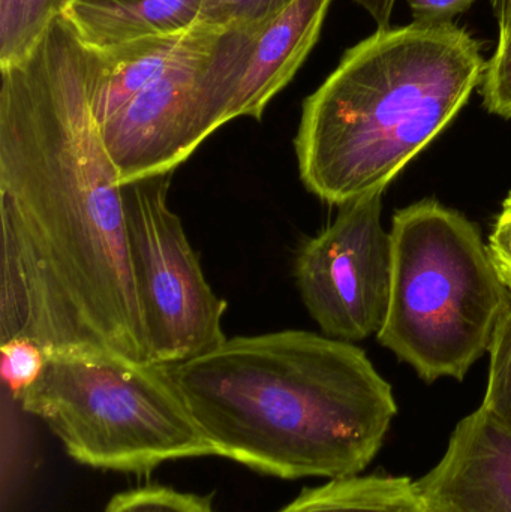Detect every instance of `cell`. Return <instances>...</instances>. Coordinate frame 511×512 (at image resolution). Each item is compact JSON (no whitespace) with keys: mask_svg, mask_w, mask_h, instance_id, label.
<instances>
[{"mask_svg":"<svg viewBox=\"0 0 511 512\" xmlns=\"http://www.w3.org/2000/svg\"><path fill=\"white\" fill-rule=\"evenodd\" d=\"M0 75V340L152 363L96 116L101 54L60 15Z\"/></svg>","mask_w":511,"mask_h":512,"instance_id":"1","label":"cell"},{"mask_svg":"<svg viewBox=\"0 0 511 512\" xmlns=\"http://www.w3.org/2000/svg\"><path fill=\"white\" fill-rule=\"evenodd\" d=\"M164 369L213 456L282 480L362 474L398 414L362 348L312 331L231 337Z\"/></svg>","mask_w":511,"mask_h":512,"instance_id":"2","label":"cell"},{"mask_svg":"<svg viewBox=\"0 0 511 512\" xmlns=\"http://www.w3.org/2000/svg\"><path fill=\"white\" fill-rule=\"evenodd\" d=\"M485 68L477 39L453 21L378 29L303 102V185L333 206L383 194L458 116Z\"/></svg>","mask_w":511,"mask_h":512,"instance_id":"3","label":"cell"},{"mask_svg":"<svg viewBox=\"0 0 511 512\" xmlns=\"http://www.w3.org/2000/svg\"><path fill=\"white\" fill-rule=\"evenodd\" d=\"M392 288L377 339L423 381H462L511 310L480 228L437 200L393 216Z\"/></svg>","mask_w":511,"mask_h":512,"instance_id":"4","label":"cell"},{"mask_svg":"<svg viewBox=\"0 0 511 512\" xmlns=\"http://www.w3.org/2000/svg\"><path fill=\"white\" fill-rule=\"evenodd\" d=\"M15 400L90 468L141 474L213 456L159 364L102 351L54 352Z\"/></svg>","mask_w":511,"mask_h":512,"instance_id":"5","label":"cell"},{"mask_svg":"<svg viewBox=\"0 0 511 512\" xmlns=\"http://www.w3.org/2000/svg\"><path fill=\"white\" fill-rule=\"evenodd\" d=\"M260 29L198 24L191 47L125 107L99 123L125 186L173 174L221 126Z\"/></svg>","mask_w":511,"mask_h":512,"instance_id":"6","label":"cell"},{"mask_svg":"<svg viewBox=\"0 0 511 512\" xmlns=\"http://www.w3.org/2000/svg\"><path fill=\"white\" fill-rule=\"evenodd\" d=\"M171 174L123 186L129 254L153 364L170 366L227 340V301L213 292L200 256L170 209Z\"/></svg>","mask_w":511,"mask_h":512,"instance_id":"7","label":"cell"},{"mask_svg":"<svg viewBox=\"0 0 511 512\" xmlns=\"http://www.w3.org/2000/svg\"><path fill=\"white\" fill-rule=\"evenodd\" d=\"M335 221L300 248L294 276L323 334L345 342L378 334L392 288V237L383 194L338 206Z\"/></svg>","mask_w":511,"mask_h":512,"instance_id":"8","label":"cell"},{"mask_svg":"<svg viewBox=\"0 0 511 512\" xmlns=\"http://www.w3.org/2000/svg\"><path fill=\"white\" fill-rule=\"evenodd\" d=\"M416 486L432 512H511V430L480 406Z\"/></svg>","mask_w":511,"mask_h":512,"instance_id":"9","label":"cell"},{"mask_svg":"<svg viewBox=\"0 0 511 512\" xmlns=\"http://www.w3.org/2000/svg\"><path fill=\"white\" fill-rule=\"evenodd\" d=\"M332 0H294L258 30L228 107L227 120H261L269 102L293 80L320 38Z\"/></svg>","mask_w":511,"mask_h":512,"instance_id":"10","label":"cell"},{"mask_svg":"<svg viewBox=\"0 0 511 512\" xmlns=\"http://www.w3.org/2000/svg\"><path fill=\"white\" fill-rule=\"evenodd\" d=\"M204 0H69L62 17L93 50L194 29Z\"/></svg>","mask_w":511,"mask_h":512,"instance_id":"11","label":"cell"},{"mask_svg":"<svg viewBox=\"0 0 511 512\" xmlns=\"http://www.w3.org/2000/svg\"><path fill=\"white\" fill-rule=\"evenodd\" d=\"M197 33L198 24L188 32L150 36L99 51L101 78L96 95L99 123L164 74L191 47Z\"/></svg>","mask_w":511,"mask_h":512,"instance_id":"12","label":"cell"},{"mask_svg":"<svg viewBox=\"0 0 511 512\" xmlns=\"http://www.w3.org/2000/svg\"><path fill=\"white\" fill-rule=\"evenodd\" d=\"M278 512H432L416 481L408 477L368 475L336 478L305 490Z\"/></svg>","mask_w":511,"mask_h":512,"instance_id":"13","label":"cell"},{"mask_svg":"<svg viewBox=\"0 0 511 512\" xmlns=\"http://www.w3.org/2000/svg\"><path fill=\"white\" fill-rule=\"evenodd\" d=\"M68 3L69 0H0V68L24 59Z\"/></svg>","mask_w":511,"mask_h":512,"instance_id":"14","label":"cell"},{"mask_svg":"<svg viewBox=\"0 0 511 512\" xmlns=\"http://www.w3.org/2000/svg\"><path fill=\"white\" fill-rule=\"evenodd\" d=\"M482 408L511 430V310L489 348V378Z\"/></svg>","mask_w":511,"mask_h":512,"instance_id":"15","label":"cell"},{"mask_svg":"<svg viewBox=\"0 0 511 512\" xmlns=\"http://www.w3.org/2000/svg\"><path fill=\"white\" fill-rule=\"evenodd\" d=\"M294 0H204L198 24L210 27L261 29Z\"/></svg>","mask_w":511,"mask_h":512,"instance_id":"16","label":"cell"},{"mask_svg":"<svg viewBox=\"0 0 511 512\" xmlns=\"http://www.w3.org/2000/svg\"><path fill=\"white\" fill-rule=\"evenodd\" d=\"M104 512H215L209 499L168 487L149 486L119 493Z\"/></svg>","mask_w":511,"mask_h":512,"instance_id":"17","label":"cell"},{"mask_svg":"<svg viewBox=\"0 0 511 512\" xmlns=\"http://www.w3.org/2000/svg\"><path fill=\"white\" fill-rule=\"evenodd\" d=\"M480 95L489 113L511 119V29L500 32L497 48L486 62Z\"/></svg>","mask_w":511,"mask_h":512,"instance_id":"18","label":"cell"},{"mask_svg":"<svg viewBox=\"0 0 511 512\" xmlns=\"http://www.w3.org/2000/svg\"><path fill=\"white\" fill-rule=\"evenodd\" d=\"M2 376L6 387L17 399L44 370L47 354L38 343L24 337L2 342Z\"/></svg>","mask_w":511,"mask_h":512,"instance_id":"19","label":"cell"},{"mask_svg":"<svg viewBox=\"0 0 511 512\" xmlns=\"http://www.w3.org/2000/svg\"><path fill=\"white\" fill-rule=\"evenodd\" d=\"M486 246L498 276L511 291V192L495 219Z\"/></svg>","mask_w":511,"mask_h":512,"instance_id":"20","label":"cell"},{"mask_svg":"<svg viewBox=\"0 0 511 512\" xmlns=\"http://www.w3.org/2000/svg\"><path fill=\"white\" fill-rule=\"evenodd\" d=\"M414 21L452 23L456 15L464 14L476 0H407Z\"/></svg>","mask_w":511,"mask_h":512,"instance_id":"21","label":"cell"},{"mask_svg":"<svg viewBox=\"0 0 511 512\" xmlns=\"http://www.w3.org/2000/svg\"><path fill=\"white\" fill-rule=\"evenodd\" d=\"M354 2L371 14L375 23L378 24V29L390 27V18H392L396 0H354Z\"/></svg>","mask_w":511,"mask_h":512,"instance_id":"22","label":"cell"},{"mask_svg":"<svg viewBox=\"0 0 511 512\" xmlns=\"http://www.w3.org/2000/svg\"><path fill=\"white\" fill-rule=\"evenodd\" d=\"M500 32L511 29V0H491Z\"/></svg>","mask_w":511,"mask_h":512,"instance_id":"23","label":"cell"}]
</instances>
